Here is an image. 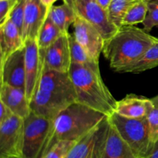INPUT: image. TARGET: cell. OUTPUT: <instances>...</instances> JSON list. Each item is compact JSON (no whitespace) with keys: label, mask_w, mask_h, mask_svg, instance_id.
Segmentation results:
<instances>
[{"label":"cell","mask_w":158,"mask_h":158,"mask_svg":"<svg viewBox=\"0 0 158 158\" xmlns=\"http://www.w3.org/2000/svg\"><path fill=\"white\" fill-rule=\"evenodd\" d=\"M76 102L77 93L69 73L43 68L30 101L31 111L52 120Z\"/></svg>","instance_id":"1"},{"label":"cell","mask_w":158,"mask_h":158,"mask_svg":"<svg viewBox=\"0 0 158 158\" xmlns=\"http://www.w3.org/2000/svg\"><path fill=\"white\" fill-rule=\"evenodd\" d=\"M157 40L143 29L123 26L105 40L103 54L113 70L126 73L144 56Z\"/></svg>","instance_id":"2"},{"label":"cell","mask_w":158,"mask_h":158,"mask_svg":"<svg viewBox=\"0 0 158 158\" xmlns=\"http://www.w3.org/2000/svg\"><path fill=\"white\" fill-rule=\"evenodd\" d=\"M107 118L103 113L77 102L71 104L52 119L43 156L60 141L80 140Z\"/></svg>","instance_id":"3"},{"label":"cell","mask_w":158,"mask_h":158,"mask_svg":"<svg viewBox=\"0 0 158 158\" xmlns=\"http://www.w3.org/2000/svg\"><path fill=\"white\" fill-rule=\"evenodd\" d=\"M69 74L77 93V102L108 117L115 112L117 101L103 82L100 69L72 64Z\"/></svg>","instance_id":"4"},{"label":"cell","mask_w":158,"mask_h":158,"mask_svg":"<svg viewBox=\"0 0 158 158\" xmlns=\"http://www.w3.org/2000/svg\"><path fill=\"white\" fill-rule=\"evenodd\" d=\"M108 119L137 156L148 158L154 143L151 141L147 117L130 119L114 112Z\"/></svg>","instance_id":"5"},{"label":"cell","mask_w":158,"mask_h":158,"mask_svg":"<svg viewBox=\"0 0 158 158\" xmlns=\"http://www.w3.org/2000/svg\"><path fill=\"white\" fill-rule=\"evenodd\" d=\"M52 120L31 111L24 119L23 158H42Z\"/></svg>","instance_id":"6"},{"label":"cell","mask_w":158,"mask_h":158,"mask_svg":"<svg viewBox=\"0 0 158 158\" xmlns=\"http://www.w3.org/2000/svg\"><path fill=\"white\" fill-rule=\"evenodd\" d=\"M73 8L77 16L83 18L95 26L105 40L114 35L118 28L113 24L107 11L101 7L96 0H63Z\"/></svg>","instance_id":"7"},{"label":"cell","mask_w":158,"mask_h":158,"mask_svg":"<svg viewBox=\"0 0 158 158\" xmlns=\"http://www.w3.org/2000/svg\"><path fill=\"white\" fill-rule=\"evenodd\" d=\"M24 119L12 116L0 124V158L23 157Z\"/></svg>","instance_id":"8"},{"label":"cell","mask_w":158,"mask_h":158,"mask_svg":"<svg viewBox=\"0 0 158 158\" xmlns=\"http://www.w3.org/2000/svg\"><path fill=\"white\" fill-rule=\"evenodd\" d=\"M73 36L94 60L99 62L103 53L105 40L98 29L80 16L76 17L73 24Z\"/></svg>","instance_id":"9"},{"label":"cell","mask_w":158,"mask_h":158,"mask_svg":"<svg viewBox=\"0 0 158 158\" xmlns=\"http://www.w3.org/2000/svg\"><path fill=\"white\" fill-rule=\"evenodd\" d=\"M25 64H26V91L28 100L30 102L43 68V54L40 50L36 40H25Z\"/></svg>","instance_id":"10"},{"label":"cell","mask_w":158,"mask_h":158,"mask_svg":"<svg viewBox=\"0 0 158 158\" xmlns=\"http://www.w3.org/2000/svg\"><path fill=\"white\" fill-rule=\"evenodd\" d=\"M68 34H63L47 49L40 50L43 54V68L63 73H69L71 61Z\"/></svg>","instance_id":"11"},{"label":"cell","mask_w":158,"mask_h":158,"mask_svg":"<svg viewBox=\"0 0 158 158\" xmlns=\"http://www.w3.org/2000/svg\"><path fill=\"white\" fill-rule=\"evenodd\" d=\"M0 76L1 84L25 89V46L12 53L2 63L0 64Z\"/></svg>","instance_id":"12"},{"label":"cell","mask_w":158,"mask_h":158,"mask_svg":"<svg viewBox=\"0 0 158 158\" xmlns=\"http://www.w3.org/2000/svg\"><path fill=\"white\" fill-rule=\"evenodd\" d=\"M99 158H140L109 122L99 146Z\"/></svg>","instance_id":"13"},{"label":"cell","mask_w":158,"mask_h":158,"mask_svg":"<svg viewBox=\"0 0 158 158\" xmlns=\"http://www.w3.org/2000/svg\"><path fill=\"white\" fill-rule=\"evenodd\" d=\"M49 9L40 0H26L24 23L23 29V40H37L42 26L46 20Z\"/></svg>","instance_id":"14"},{"label":"cell","mask_w":158,"mask_h":158,"mask_svg":"<svg viewBox=\"0 0 158 158\" xmlns=\"http://www.w3.org/2000/svg\"><path fill=\"white\" fill-rule=\"evenodd\" d=\"M0 102H3L15 116L26 119L31 112L30 102L23 88L0 85Z\"/></svg>","instance_id":"15"},{"label":"cell","mask_w":158,"mask_h":158,"mask_svg":"<svg viewBox=\"0 0 158 158\" xmlns=\"http://www.w3.org/2000/svg\"><path fill=\"white\" fill-rule=\"evenodd\" d=\"M152 106L151 99L127 94L123 99L117 101L115 112L130 119H143L148 116Z\"/></svg>","instance_id":"16"},{"label":"cell","mask_w":158,"mask_h":158,"mask_svg":"<svg viewBox=\"0 0 158 158\" xmlns=\"http://www.w3.org/2000/svg\"><path fill=\"white\" fill-rule=\"evenodd\" d=\"M24 44L21 31L10 19L0 25V64Z\"/></svg>","instance_id":"17"},{"label":"cell","mask_w":158,"mask_h":158,"mask_svg":"<svg viewBox=\"0 0 158 158\" xmlns=\"http://www.w3.org/2000/svg\"><path fill=\"white\" fill-rule=\"evenodd\" d=\"M108 118L98 127L77 142L66 158H87L95 147L102 132L108 124Z\"/></svg>","instance_id":"18"},{"label":"cell","mask_w":158,"mask_h":158,"mask_svg":"<svg viewBox=\"0 0 158 158\" xmlns=\"http://www.w3.org/2000/svg\"><path fill=\"white\" fill-rule=\"evenodd\" d=\"M48 16L60 28L63 33H69V28L76 20L75 12L73 8L64 2L60 6H52L49 9Z\"/></svg>","instance_id":"19"},{"label":"cell","mask_w":158,"mask_h":158,"mask_svg":"<svg viewBox=\"0 0 158 158\" xmlns=\"http://www.w3.org/2000/svg\"><path fill=\"white\" fill-rule=\"evenodd\" d=\"M69 42V49H70V56L72 64L84 65L93 69H100L99 62L90 57L86 50L77 41L73 34H68Z\"/></svg>","instance_id":"20"},{"label":"cell","mask_w":158,"mask_h":158,"mask_svg":"<svg viewBox=\"0 0 158 158\" xmlns=\"http://www.w3.org/2000/svg\"><path fill=\"white\" fill-rule=\"evenodd\" d=\"M63 34L65 33H63L51 19L47 16L40 29L36 40L40 50H44L47 49Z\"/></svg>","instance_id":"21"},{"label":"cell","mask_w":158,"mask_h":158,"mask_svg":"<svg viewBox=\"0 0 158 158\" xmlns=\"http://www.w3.org/2000/svg\"><path fill=\"white\" fill-rule=\"evenodd\" d=\"M143 0H112L107 13L113 24L118 29L123 26V20L127 12L134 4Z\"/></svg>","instance_id":"22"},{"label":"cell","mask_w":158,"mask_h":158,"mask_svg":"<svg viewBox=\"0 0 158 158\" xmlns=\"http://www.w3.org/2000/svg\"><path fill=\"white\" fill-rule=\"evenodd\" d=\"M158 66V38L143 57L126 73L139 74Z\"/></svg>","instance_id":"23"},{"label":"cell","mask_w":158,"mask_h":158,"mask_svg":"<svg viewBox=\"0 0 158 158\" xmlns=\"http://www.w3.org/2000/svg\"><path fill=\"white\" fill-rule=\"evenodd\" d=\"M148 0H143L134 4L127 12L123 20V26H135L143 23L148 13Z\"/></svg>","instance_id":"24"},{"label":"cell","mask_w":158,"mask_h":158,"mask_svg":"<svg viewBox=\"0 0 158 158\" xmlns=\"http://www.w3.org/2000/svg\"><path fill=\"white\" fill-rule=\"evenodd\" d=\"M78 141H60L52 146L42 158H66Z\"/></svg>","instance_id":"25"},{"label":"cell","mask_w":158,"mask_h":158,"mask_svg":"<svg viewBox=\"0 0 158 158\" xmlns=\"http://www.w3.org/2000/svg\"><path fill=\"white\" fill-rule=\"evenodd\" d=\"M151 99L153 106L147 116V119L149 125L151 141L155 143L158 140V96Z\"/></svg>","instance_id":"26"},{"label":"cell","mask_w":158,"mask_h":158,"mask_svg":"<svg viewBox=\"0 0 158 158\" xmlns=\"http://www.w3.org/2000/svg\"><path fill=\"white\" fill-rule=\"evenodd\" d=\"M143 25V29L147 33H149L153 28L158 26V2L148 0V13Z\"/></svg>","instance_id":"27"},{"label":"cell","mask_w":158,"mask_h":158,"mask_svg":"<svg viewBox=\"0 0 158 158\" xmlns=\"http://www.w3.org/2000/svg\"><path fill=\"white\" fill-rule=\"evenodd\" d=\"M25 7H26V0H19L13 8L9 16V19H10L21 31L22 34H23V23H24Z\"/></svg>","instance_id":"28"},{"label":"cell","mask_w":158,"mask_h":158,"mask_svg":"<svg viewBox=\"0 0 158 158\" xmlns=\"http://www.w3.org/2000/svg\"><path fill=\"white\" fill-rule=\"evenodd\" d=\"M19 0H0V25L9 19L11 12Z\"/></svg>","instance_id":"29"},{"label":"cell","mask_w":158,"mask_h":158,"mask_svg":"<svg viewBox=\"0 0 158 158\" xmlns=\"http://www.w3.org/2000/svg\"><path fill=\"white\" fill-rule=\"evenodd\" d=\"M14 116L13 112L5 105L3 102H0V124Z\"/></svg>","instance_id":"30"},{"label":"cell","mask_w":158,"mask_h":158,"mask_svg":"<svg viewBox=\"0 0 158 158\" xmlns=\"http://www.w3.org/2000/svg\"><path fill=\"white\" fill-rule=\"evenodd\" d=\"M108 120H109V119H108ZM108 125H109V122H108V124L106 125V126L105 127V129H103V131L102 132L101 135H100V138H99V139H98V141H97V144H96L95 147H94V149L93 150V151L91 152L90 154L89 155V156H88L87 158H99V146H100V139H101V136H103V133H104V132L106 131V129H107Z\"/></svg>","instance_id":"31"},{"label":"cell","mask_w":158,"mask_h":158,"mask_svg":"<svg viewBox=\"0 0 158 158\" xmlns=\"http://www.w3.org/2000/svg\"><path fill=\"white\" fill-rule=\"evenodd\" d=\"M96 1L97 2V3H98L103 9H104L105 10L107 11L108 8H109L112 0H96Z\"/></svg>","instance_id":"32"},{"label":"cell","mask_w":158,"mask_h":158,"mask_svg":"<svg viewBox=\"0 0 158 158\" xmlns=\"http://www.w3.org/2000/svg\"><path fill=\"white\" fill-rule=\"evenodd\" d=\"M148 158H158V140L154 143L152 151Z\"/></svg>","instance_id":"33"},{"label":"cell","mask_w":158,"mask_h":158,"mask_svg":"<svg viewBox=\"0 0 158 158\" xmlns=\"http://www.w3.org/2000/svg\"><path fill=\"white\" fill-rule=\"evenodd\" d=\"M40 1L42 2V3H43L45 6H46L47 8L50 9V8L53 6L54 2H56L57 0H40Z\"/></svg>","instance_id":"34"},{"label":"cell","mask_w":158,"mask_h":158,"mask_svg":"<svg viewBox=\"0 0 158 158\" xmlns=\"http://www.w3.org/2000/svg\"><path fill=\"white\" fill-rule=\"evenodd\" d=\"M9 158H23V157H18V156H12V157H9Z\"/></svg>","instance_id":"35"},{"label":"cell","mask_w":158,"mask_h":158,"mask_svg":"<svg viewBox=\"0 0 158 158\" xmlns=\"http://www.w3.org/2000/svg\"><path fill=\"white\" fill-rule=\"evenodd\" d=\"M155 1H157V2H158V0H155Z\"/></svg>","instance_id":"36"}]
</instances>
